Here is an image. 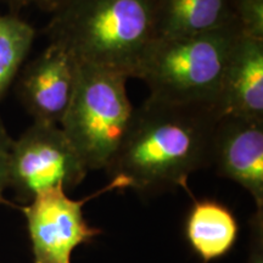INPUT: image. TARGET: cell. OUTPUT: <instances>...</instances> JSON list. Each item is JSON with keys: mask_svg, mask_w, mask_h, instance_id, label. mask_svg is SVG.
I'll use <instances>...</instances> for the list:
<instances>
[{"mask_svg": "<svg viewBox=\"0 0 263 263\" xmlns=\"http://www.w3.org/2000/svg\"><path fill=\"white\" fill-rule=\"evenodd\" d=\"M216 108L172 104L147 98L136 108L133 122L106 172L120 177L141 196L183 188L188 178L211 166Z\"/></svg>", "mask_w": 263, "mask_h": 263, "instance_id": "obj_1", "label": "cell"}, {"mask_svg": "<svg viewBox=\"0 0 263 263\" xmlns=\"http://www.w3.org/2000/svg\"><path fill=\"white\" fill-rule=\"evenodd\" d=\"M157 0H70L52 14L45 33L78 64L134 77L156 38Z\"/></svg>", "mask_w": 263, "mask_h": 263, "instance_id": "obj_2", "label": "cell"}, {"mask_svg": "<svg viewBox=\"0 0 263 263\" xmlns=\"http://www.w3.org/2000/svg\"><path fill=\"white\" fill-rule=\"evenodd\" d=\"M238 26L178 38H155L141 57L133 78L144 81L149 98L172 104L216 108L222 77Z\"/></svg>", "mask_w": 263, "mask_h": 263, "instance_id": "obj_3", "label": "cell"}, {"mask_svg": "<svg viewBox=\"0 0 263 263\" xmlns=\"http://www.w3.org/2000/svg\"><path fill=\"white\" fill-rule=\"evenodd\" d=\"M127 81L120 72L78 64L60 127L89 171L108 168L133 122L136 108L127 95Z\"/></svg>", "mask_w": 263, "mask_h": 263, "instance_id": "obj_4", "label": "cell"}, {"mask_svg": "<svg viewBox=\"0 0 263 263\" xmlns=\"http://www.w3.org/2000/svg\"><path fill=\"white\" fill-rule=\"evenodd\" d=\"M124 189H128L124 179L115 177L105 188L84 199L73 200L65 188L54 186L38 193L27 205L20 207L31 240L33 263H71L78 246L90 244L103 233L85 219V203L101 194Z\"/></svg>", "mask_w": 263, "mask_h": 263, "instance_id": "obj_5", "label": "cell"}, {"mask_svg": "<svg viewBox=\"0 0 263 263\" xmlns=\"http://www.w3.org/2000/svg\"><path fill=\"white\" fill-rule=\"evenodd\" d=\"M89 170L60 126L33 122L12 140L9 188L29 202L43 190L62 186L66 192L83 182Z\"/></svg>", "mask_w": 263, "mask_h": 263, "instance_id": "obj_6", "label": "cell"}, {"mask_svg": "<svg viewBox=\"0 0 263 263\" xmlns=\"http://www.w3.org/2000/svg\"><path fill=\"white\" fill-rule=\"evenodd\" d=\"M78 64L55 43L20 71L16 93L33 122L60 126L70 106Z\"/></svg>", "mask_w": 263, "mask_h": 263, "instance_id": "obj_7", "label": "cell"}, {"mask_svg": "<svg viewBox=\"0 0 263 263\" xmlns=\"http://www.w3.org/2000/svg\"><path fill=\"white\" fill-rule=\"evenodd\" d=\"M211 166L241 185L263 210V121L221 117L213 137Z\"/></svg>", "mask_w": 263, "mask_h": 263, "instance_id": "obj_8", "label": "cell"}, {"mask_svg": "<svg viewBox=\"0 0 263 263\" xmlns=\"http://www.w3.org/2000/svg\"><path fill=\"white\" fill-rule=\"evenodd\" d=\"M219 117L263 121V41L240 34L233 45L216 101Z\"/></svg>", "mask_w": 263, "mask_h": 263, "instance_id": "obj_9", "label": "cell"}, {"mask_svg": "<svg viewBox=\"0 0 263 263\" xmlns=\"http://www.w3.org/2000/svg\"><path fill=\"white\" fill-rule=\"evenodd\" d=\"M239 232V222L232 210L212 199L194 200L184 224L186 241L202 263L228 255Z\"/></svg>", "mask_w": 263, "mask_h": 263, "instance_id": "obj_10", "label": "cell"}, {"mask_svg": "<svg viewBox=\"0 0 263 263\" xmlns=\"http://www.w3.org/2000/svg\"><path fill=\"white\" fill-rule=\"evenodd\" d=\"M233 0H157L156 38H178L234 27Z\"/></svg>", "mask_w": 263, "mask_h": 263, "instance_id": "obj_11", "label": "cell"}, {"mask_svg": "<svg viewBox=\"0 0 263 263\" xmlns=\"http://www.w3.org/2000/svg\"><path fill=\"white\" fill-rule=\"evenodd\" d=\"M34 39L35 29L17 14L0 15V99L22 70Z\"/></svg>", "mask_w": 263, "mask_h": 263, "instance_id": "obj_12", "label": "cell"}, {"mask_svg": "<svg viewBox=\"0 0 263 263\" xmlns=\"http://www.w3.org/2000/svg\"><path fill=\"white\" fill-rule=\"evenodd\" d=\"M233 8L241 34L263 41V0H233Z\"/></svg>", "mask_w": 263, "mask_h": 263, "instance_id": "obj_13", "label": "cell"}, {"mask_svg": "<svg viewBox=\"0 0 263 263\" xmlns=\"http://www.w3.org/2000/svg\"><path fill=\"white\" fill-rule=\"evenodd\" d=\"M246 263H263V210L250 218V245Z\"/></svg>", "mask_w": 263, "mask_h": 263, "instance_id": "obj_14", "label": "cell"}, {"mask_svg": "<svg viewBox=\"0 0 263 263\" xmlns=\"http://www.w3.org/2000/svg\"><path fill=\"white\" fill-rule=\"evenodd\" d=\"M12 138L0 120V205L5 201L4 194L9 188V161L10 150L12 145Z\"/></svg>", "mask_w": 263, "mask_h": 263, "instance_id": "obj_15", "label": "cell"}, {"mask_svg": "<svg viewBox=\"0 0 263 263\" xmlns=\"http://www.w3.org/2000/svg\"><path fill=\"white\" fill-rule=\"evenodd\" d=\"M70 0H34V4L47 12H57L67 4Z\"/></svg>", "mask_w": 263, "mask_h": 263, "instance_id": "obj_16", "label": "cell"}, {"mask_svg": "<svg viewBox=\"0 0 263 263\" xmlns=\"http://www.w3.org/2000/svg\"><path fill=\"white\" fill-rule=\"evenodd\" d=\"M2 2L6 3L9 8L11 9V12H14V14H16L20 9L25 8V6L34 4V0H2Z\"/></svg>", "mask_w": 263, "mask_h": 263, "instance_id": "obj_17", "label": "cell"}]
</instances>
